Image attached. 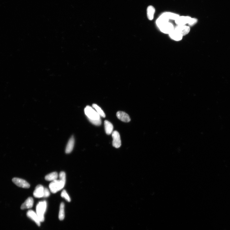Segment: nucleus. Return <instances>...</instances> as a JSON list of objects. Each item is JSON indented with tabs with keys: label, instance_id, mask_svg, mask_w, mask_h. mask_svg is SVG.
Listing matches in <instances>:
<instances>
[{
	"label": "nucleus",
	"instance_id": "nucleus-1",
	"mask_svg": "<svg viewBox=\"0 0 230 230\" xmlns=\"http://www.w3.org/2000/svg\"><path fill=\"white\" fill-rule=\"evenodd\" d=\"M47 204L46 201L39 202L36 207V213L41 222L45 220L44 214L47 210Z\"/></svg>",
	"mask_w": 230,
	"mask_h": 230
},
{
	"label": "nucleus",
	"instance_id": "nucleus-2",
	"mask_svg": "<svg viewBox=\"0 0 230 230\" xmlns=\"http://www.w3.org/2000/svg\"><path fill=\"white\" fill-rule=\"evenodd\" d=\"M65 183L60 180L53 181L49 185L50 191L52 193H55L64 187Z\"/></svg>",
	"mask_w": 230,
	"mask_h": 230
},
{
	"label": "nucleus",
	"instance_id": "nucleus-3",
	"mask_svg": "<svg viewBox=\"0 0 230 230\" xmlns=\"http://www.w3.org/2000/svg\"><path fill=\"white\" fill-rule=\"evenodd\" d=\"M85 112L88 119L99 120L100 118L97 112L90 106L86 107L85 109Z\"/></svg>",
	"mask_w": 230,
	"mask_h": 230
},
{
	"label": "nucleus",
	"instance_id": "nucleus-4",
	"mask_svg": "<svg viewBox=\"0 0 230 230\" xmlns=\"http://www.w3.org/2000/svg\"><path fill=\"white\" fill-rule=\"evenodd\" d=\"M112 133L113 146L116 148H120L121 145V141L119 133L117 131H115Z\"/></svg>",
	"mask_w": 230,
	"mask_h": 230
},
{
	"label": "nucleus",
	"instance_id": "nucleus-5",
	"mask_svg": "<svg viewBox=\"0 0 230 230\" xmlns=\"http://www.w3.org/2000/svg\"><path fill=\"white\" fill-rule=\"evenodd\" d=\"M158 28L162 33L168 34L172 32L175 28L173 25L169 22L162 25Z\"/></svg>",
	"mask_w": 230,
	"mask_h": 230
},
{
	"label": "nucleus",
	"instance_id": "nucleus-6",
	"mask_svg": "<svg viewBox=\"0 0 230 230\" xmlns=\"http://www.w3.org/2000/svg\"><path fill=\"white\" fill-rule=\"evenodd\" d=\"M12 182L18 186L24 188H28L30 187V184L26 181L18 178H14L12 179Z\"/></svg>",
	"mask_w": 230,
	"mask_h": 230
},
{
	"label": "nucleus",
	"instance_id": "nucleus-7",
	"mask_svg": "<svg viewBox=\"0 0 230 230\" xmlns=\"http://www.w3.org/2000/svg\"><path fill=\"white\" fill-rule=\"evenodd\" d=\"M191 18L188 16H179L177 19L175 20V23L177 26H185L189 23Z\"/></svg>",
	"mask_w": 230,
	"mask_h": 230
},
{
	"label": "nucleus",
	"instance_id": "nucleus-8",
	"mask_svg": "<svg viewBox=\"0 0 230 230\" xmlns=\"http://www.w3.org/2000/svg\"><path fill=\"white\" fill-rule=\"evenodd\" d=\"M174 30L177 31L183 36L187 35L190 31V27L189 26H177L175 28Z\"/></svg>",
	"mask_w": 230,
	"mask_h": 230
},
{
	"label": "nucleus",
	"instance_id": "nucleus-9",
	"mask_svg": "<svg viewBox=\"0 0 230 230\" xmlns=\"http://www.w3.org/2000/svg\"><path fill=\"white\" fill-rule=\"evenodd\" d=\"M27 215L29 218L34 221L38 226H40V221L38 215L34 211L32 210H29L27 213Z\"/></svg>",
	"mask_w": 230,
	"mask_h": 230
},
{
	"label": "nucleus",
	"instance_id": "nucleus-10",
	"mask_svg": "<svg viewBox=\"0 0 230 230\" xmlns=\"http://www.w3.org/2000/svg\"><path fill=\"white\" fill-rule=\"evenodd\" d=\"M44 188L41 185H37L36 188L34 192L33 195L34 197L37 198H41L44 197Z\"/></svg>",
	"mask_w": 230,
	"mask_h": 230
},
{
	"label": "nucleus",
	"instance_id": "nucleus-11",
	"mask_svg": "<svg viewBox=\"0 0 230 230\" xmlns=\"http://www.w3.org/2000/svg\"><path fill=\"white\" fill-rule=\"evenodd\" d=\"M116 116L119 120L124 122H129L131 120L130 117L124 112H117Z\"/></svg>",
	"mask_w": 230,
	"mask_h": 230
},
{
	"label": "nucleus",
	"instance_id": "nucleus-12",
	"mask_svg": "<svg viewBox=\"0 0 230 230\" xmlns=\"http://www.w3.org/2000/svg\"><path fill=\"white\" fill-rule=\"evenodd\" d=\"M169 35L171 39L177 41L181 40L183 37L181 33L175 30L169 33Z\"/></svg>",
	"mask_w": 230,
	"mask_h": 230
},
{
	"label": "nucleus",
	"instance_id": "nucleus-13",
	"mask_svg": "<svg viewBox=\"0 0 230 230\" xmlns=\"http://www.w3.org/2000/svg\"><path fill=\"white\" fill-rule=\"evenodd\" d=\"M34 204V200L32 197H29L22 204L21 209L22 210L25 209L31 208L32 207Z\"/></svg>",
	"mask_w": 230,
	"mask_h": 230
},
{
	"label": "nucleus",
	"instance_id": "nucleus-14",
	"mask_svg": "<svg viewBox=\"0 0 230 230\" xmlns=\"http://www.w3.org/2000/svg\"><path fill=\"white\" fill-rule=\"evenodd\" d=\"M74 144V139L73 136L70 138L65 150L66 153H69L72 152L73 149Z\"/></svg>",
	"mask_w": 230,
	"mask_h": 230
},
{
	"label": "nucleus",
	"instance_id": "nucleus-15",
	"mask_svg": "<svg viewBox=\"0 0 230 230\" xmlns=\"http://www.w3.org/2000/svg\"><path fill=\"white\" fill-rule=\"evenodd\" d=\"M104 126L107 134L110 135L112 133L113 130V126L109 121L105 120L104 121Z\"/></svg>",
	"mask_w": 230,
	"mask_h": 230
},
{
	"label": "nucleus",
	"instance_id": "nucleus-16",
	"mask_svg": "<svg viewBox=\"0 0 230 230\" xmlns=\"http://www.w3.org/2000/svg\"><path fill=\"white\" fill-rule=\"evenodd\" d=\"M169 20L165 16L161 15L156 21V24L158 28L165 23L169 22Z\"/></svg>",
	"mask_w": 230,
	"mask_h": 230
},
{
	"label": "nucleus",
	"instance_id": "nucleus-17",
	"mask_svg": "<svg viewBox=\"0 0 230 230\" xmlns=\"http://www.w3.org/2000/svg\"><path fill=\"white\" fill-rule=\"evenodd\" d=\"M155 12V9L153 6H150L148 7L147 9V18L149 20H151L153 19Z\"/></svg>",
	"mask_w": 230,
	"mask_h": 230
},
{
	"label": "nucleus",
	"instance_id": "nucleus-18",
	"mask_svg": "<svg viewBox=\"0 0 230 230\" xmlns=\"http://www.w3.org/2000/svg\"><path fill=\"white\" fill-rule=\"evenodd\" d=\"M169 20H175L179 17V15L171 12H165L161 14Z\"/></svg>",
	"mask_w": 230,
	"mask_h": 230
},
{
	"label": "nucleus",
	"instance_id": "nucleus-19",
	"mask_svg": "<svg viewBox=\"0 0 230 230\" xmlns=\"http://www.w3.org/2000/svg\"><path fill=\"white\" fill-rule=\"evenodd\" d=\"M58 177V174L56 172H53L50 173L45 177L46 180L47 181H53L57 180Z\"/></svg>",
	"mask_w": 230,
	"mask_h": 230
},
{
	"label": "nucleus",
	"instance_id": "nucleus-20",
	"mask_svg": "<svg viewBox=\"0 0 230 230\" xmlns=\"http://www.w3.org/2000/svg\"><path fill=\"white\" fill-rule=\"evenodd\" d=\"M64 208V204L63 202L61 203L60 204L59 215H58V218L61 221L63 220L65 218Z\"/></svg>",
	"mask_w": 230,
	"mask_h": 230
},
{
	"label": "nucleus",
	"instance_id": "nucleus-21",
	"mask_svg": "<svg viewBox=\"0 0 230 230\" xmlns=\"http://www.w3.org/2000/svg\"><path fill=\"white\" fill-rule=\"evenodd\" d=\"M92 106H93V107L95 109L96 112H97L100 116H101L103 118H105V114H104V112L101 109V108L100 107L97 105V104H93Z\"/></svg>",
	"mask_w": 230,
	"mask_h": 230
},
{
	"label": "nucleus",
	"instance_id": "nucleus-22",
	"mask_svg": "<svg viewBox=\"0 0 230 230\" xmlns=\"http://www.w3.org/2000/svg\"><path fill=\"white\" fill-rule=\"evenodd\" d=\"M61 196L62 197L64 198L68 202H71V199L65 190H64L61 192Z\"/></svg>",
	"mask_w": 230,
	"mask_h": 230
},
{
	"label": "nucleus",
	"instance_id": "nucleus-23",
	"mask_svg": "<svg viewBox=\"0 0 230 230\" xmlns=\"http://www.w3.org/2000/svg\"><path fill=\"white\" fill-rule=\"evenodd\" d=\"M90 122L94 125H97V126H99L101 124V118L99 120H91L88 119Z\"/></svg>",
	"mask_w": 230,
	"mask_h": 230
},
{
	"label": "nucleus",
	"instance_id": "nucleus-24",
	"mask_svg": "<svg viewBox=\"0 0 230 230\" xmlns=\"http://www.w3.org/2000/svg\"><path fill=\"white\" fill-rule=\"evenodd\" d=\"M59 177L60 180L66 183V175L65 172L64 171L61 172L59 174Z\"/></svg>",
	"mask_w": 230,
	"mask_h": 230
},
{
	"label": "nucleus",
	"instance_id": "nucleus-25",
	"mask_svg": "<svg viewBox=\"0 0 230 230\" xmlns=\"http://www.w3.org/2000/svg\"><path fill=\"white\" fill-rule=\"evenodd\" d=\"M198 20L195 18H191V19L189 22L188 24L190 26H193L197 23Z\"/></svg>",
	"mask_w": 230,
	"mask_h": 230
},
{
	"label": "nucleus",
	"instance_id": "nucleus-26",
	"mask_svg": "<svg viewBox=\"0 0 230 230\" xmlns=\"http://www.w3.org/2000/svg\"><path fill=\"white\" fill-rule=\"evenodd\" d=\"M50 192L49 190L47 188H44V197L47 198L50 195Z\"/></svg>",
	"mask_w": 230,
	"mask_h": 230
}]
</instances>
